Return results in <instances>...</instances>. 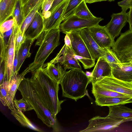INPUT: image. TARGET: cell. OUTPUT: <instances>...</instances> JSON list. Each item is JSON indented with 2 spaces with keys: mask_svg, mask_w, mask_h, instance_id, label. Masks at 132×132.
Segmentation results:
<instances>
[{
  "mask_svg": "<svg viewBox=\"0 0 132 132\" xmlns=\"http://www.w3.org/2000/svg\"><path fill=\"white\" fill-rule=\"evenodd\" d=\"M31 72L30 79L34 88L47 108L56 116L61 109V105L66 100H59L60 84L47 74L42 66Z\"/></svg>",
  "mask_w": 132,
  "mask_h": 132,
  "instance_id": "cell-1",
  "label": "cell"
},
{
  "mask_svg": "<svg viewBox=\"0 0 132 132\" xmlns=\"http://www.w3.org/2000/svg\"><path fill=\"white\" fill-rule=\"evenodd\" d=\"M18 90L22 98L31 105L38 118L47 126L56 129L58 126L56 116L47 108L36 92L30 79L24 78L21 82Z\"/></svg>",
  "mask_w": 132,
  "mask_h": 132,
  "instance_id": "cell-2",
  "label": "cell"
},
{
  "mask_svg": "<svg viewBox=\"0 0 132 132\" xmlns=\"http://www.w3.org/2000/svg\"><path fill=\"white\" fill-rule=\"evenodd\" d=\"M91 80V77L87 76L82 69H71L65 71L60 83L62 96L76 101L85 95L88 96L86 88Z\"/></svg>",
  "mask_w": 132,
  "mask_h": 132,
  "instance_id": "cell-3",
  "label": "cell"
},
{
  "mask_svg": "<svg viewBox=\"0 0 132 132\" xmlns=\"http://www.w3.org/2000/svg\"><path fill=\"white\" fill-rule=\"evenodd\" d=\"M60 32L59 28H55L44 30L39 35L35 45L40 47L34 61L28 67L31 72L43 66L49 55L60 45Z\"/></svg>",
  "mask_w": 132,
  "mask_h": 132,
  "instance_id": "cell-4",
  "label": "cell"
},
{
  "mask_svg": "<svg viewBox=\"0 0 132 132\" xmlns=\"http://www.w3.org/2000/svg\"><path fill=\"white\" fill-rule=\"evenodd\" d=\"M67 34L70 39L72 48L76 54V58L82 63L85 69L93 67L95 60L93 59L79 34V31L71 32Z\"/></svg>",
  "mask_w": 132,
  "mask_h": 132,
  "instance_id": "cell-5",
  "label": "cell"
},
{
  "mask_svg": "<svg viewBox=\"0 0 132 132\" xmlns=\"http://www.w3.org/2000/svg\"><path fill=\"white\" fill-rule=\"evenodd\" d=\"M112 47L121 63L132 62V31L121 34Z\"/></svg>",
  "mask_w": 132,
  "mask_h": 132,
  "instance_id": "cell-6",
  "label": "cell"
},
{
  "mask_svg": "<svg viewBox=\"0 0 132 132\" xmlns=\"http://www.w3.org/2000/svg\"><path fill=\"white\" fill-rule=\"evenodd\" d=\"M103 19L101 18L97 17L93 19H86L73 15L61 23L59 28L61 32L66 34L97 25Z\"/></svg>",
  "mask_w": 132,
  "mask_h": 132,
  "instance_id": "cell-7",
  "label": "cell"
},
{
  "mask_svg": "<svg viewBox=\"0 0 132 132\" xmlns=\"http://www.w3.org/2000/svg\"><path fill=\"white\" fill-rule=\"evenodd\" d=\"M124 119L96 116L88 121V125L80 132H105L111 131L118 127Z\"/></svg>",
  "mask_w": 132,
  "mask_h": 132,
  "instance_id": "cell-8",
  "label": "cell"
},
{
  "mask_svg": "<svg viewBox=\"0 0 132 132\" xmlns=\"http://www.w3.org/2000/svg\"><path fill=\"white\" fill-rule=\"evenodd\" d=\"M75 55L72 48L65 44L55 57L46 64H55L59 63L63 65L65 71L67 69H81L78 60L75 57Z\"/></svg>",
  "mask_w": 132,
  "mask_h": 132,
  "instance_id": "cell-9",
  "label": "cell"
},
{
  "mask_svg": "<svg viewBox=\"0 0 132 132\" xmlns=\"http://www.w3.org/2000/svg\"><path fill=\"white\" fill-rule=\"evenodd\" d=\"M95 83L105 89L132 97V82L123 81L112 76L105 77Z\"/></svg>",
  "mask_w": 132,
  "mask_h": 132,
  "instance_id": "cell-10",
  "label": "cell"
},
{
  "mask_svg": "<svg viewBox=\"0 0 132 132\" xmlns=\"http://www.w3.org/2000/svg\"><path fill=\"white\" fill-rule=\"evenodd\" d=\"M19 28L16 23L14 26L13 31L8 44L4 62L5 81H10L13 77V66L15 57V44L16 36Z\"/></svg>",
  "mask_w": 132,
  "mask_h": 132,
  "instance_id": "cell-11",
  "label": "cell"
},
{
  "mask_svg": "<svg viewBox=\"0 0 132 132\" xmlns=\"http://www.w3.org/2000/svg\"><path fill=\"white\" fill-rule=\"evenodd\" d=\"M91 36L98 45L102 49L111 48L115 42L105 26L99 24L88 28Z\"/></svg>",
  "mask_w": 132,
  "mask_h": 132,
  "instance_id": "cell-12",
  "label": "cell"
},
{
  "mask_svg": "<svg viewBox=\"0 0 132 132\" xmlns=\"http://www.w3.org/2000/svg\"><path fill=\"white\" fill-rule=\"evenodd\" d=\"M111 19L105 28L112 38L114 39L120 34L121 30L128 22V13L121 11L117 13H113Z\"/></svg>",
  "mask_w": 132,
  "mask_h": 132,
  "instance_id": "cell-13",
  "label": "cell"
},
{
  "mask_svg": "<svg viewBox=\"0 0 132 132\" xmlns=\"http://www.w3.org/2000/svg\"><path fill=\"white\" fill-rule=\"evenodd\" d=\"M79 34L85 43L93 59L98 60L103 57L105 53V49L101 48L92 37L88 28L79 31Z\"/></svg>",
  "mask_w": 132,
  "mask_h": 132,
  "instance_id": "cell-14",
  "label": "cell"
},
{
  "mask_svg": "<svg viewBox=\"0 0 132 132\" xmlns=\"http://www.w3.org/2000/svg\"><path fill=\"white\" fill-rule=\"evenodd\" d=\"M69 0H65L51 13L48 18L44 19V31L59 28L63 21L62 16Z\"/></svg>",
  "mask_w": 132,
  "mask_h": 132,
  "instance_id": "cell-15",
  "label": "cell"
},
{
  "mask_svg": "<svg viewBox=\"0 0 132 132\" xmlns=\"http://www.w3.org/2000/svg\"><path fill=\"white\" fill-rule=\"evenodd\" d=\"M44 20L40 9L36 13L32 22L24 34L26 39L34 40L37 39L44 31Z\"/></svg>",
  "mask_w": 132,
  "mask_h": 132,
  "instance_id": "cell-16",
  "label": "cell"
},
{
  "mask_svg": "<svg viewBox=\"0 0 132 132\" xmlns=\"http://www.w3.org/2000/svg\"><path fill=\"white\" fill-rule=\"evenodd\" d=\"M112 68L102 57H100L92 72L91 83L94 84L106 77L112 76Z\"/></svg>",
  "mask_w": 132,
  "mask_h": 132,
  "instance_id": "cell-17",
  "label": "cell"
},
{
  "mask_svg": "<svg viewBox=\"0 0 132 132\" xmlns=\"http://www.w3.org/2000/svg\"><path fill=\"white\" fill-rule=\"evenodd\" d=\"M30 71V69L28 67L21 73L13 77L9 81L10 84L7 107L11 110L15 107L13 100L15 98V94L19 86L24 78L25 75Z\"/></svg>",
  "mask_w": 132,
  "mask_h": 132,
  "instance_id": "cell-18",
  "label": "cell"
},
{
  "mask_svg": "<svg viewBox=\"0 0 132 132\" xmlns=\"http://www.w3.org/2000/svg\"><path fill=\"white\" fill-rule=\"evenodd\" d=\"M112 74L119 80L132 82V62L121 63L112 68Z\"/></svg>",
  "mask_w": 132,
  "mask_h": 132,
  "instance_id": "cell-19",
  "label": "cell"
},
{
  "mask_svg": "<svg viewBox=\"0 0 132 132\" xmlns=\"http://www.w3.org/2000/svg\"><path fill=\"white\" fill-rule=\"evenodd\" d=\"M95 98L96 104L100 106H110L132 103V97H101Z\"/></svg>",
  "mask_w": 132,
  "mask_h": 132,
  "instance_id": "cell-20",
  "label": "cell"
},
{
  "mask_svg": "<svg viewBox=\"0 0 132 132\" xmlns=\"http://www.w3.org/2000/svg\"><path fill=\"white\" fill-rule=\"evenodd\" d=\"M109 112L107 117L126 119L132 118V109L120 104L108 106Z\"/></svg>",
  "mask_w": 132,
  "mask_h": 132,
  "instance_id": "cell-21",
  "label": "cell"
},
{
  "mask_svg": "<svg viewBox=\"0 0 132 132\" xmlns=\"http://www.w3.org/2000/svg\"><path fill=\"white\" fill-rule=\"evenodd\" d=\"M18 0H0V25L12 16Z\"/></svg>",
  "mask_w": 132,
  "mask_h": 132,
  "instance_id": "cell-22",
  "label": "cell"
},
{
  "mask_svg": "<svg viewBox=\"0 0 132 132\" xmlns=\"http://www.w3.org/2000/svg\"><path fill=\"white\" fill-rule=\"evenodd\" d=\"M34 41L31 39H26L21 46L17 54L18 64L16 71L17 75L18 74L20 68L26 58L30 57L31 53L30 50Z\"/></svg>",
  "mask_w": 132,
  "mask_h": 132,
  "instance_id": "cell-23",
  "label": "cell"
},
{
  "mask_svg": "<svg viewBox=\"0 0 132 132\" xmlns=\"http://www.w3.org/2000/svg\"><path fill=\"white\" fill-rule=\"evenodd\" d=\"M42 67L47 74L52 79L60 83L66 71L59 63L57 66L53 64H44Z\"/></svg>",
  "mask_w": 132,
  "mask_h": 132,
  "instance_id": "cell-24",
  "label": "cell"
},
{
  "mask_svg": "<svg viewBox=\"0 0 132 132\" xmlns=\"http://www.w3.org/2000/svg\"><path fill=\"white\" fill-rule=\"evenodd\" d=\"M11 114L23 127L35 131L43 132L41 129L34 125L24 114L22 111L15 107L11 110Z\"/></svg>",
  "mask_w": 132,
  "mask_h": 132,
  "instance_id": "cell-25",
  "label": "cell"
},
{
  "mask_svg": "<svg viewBox=\"0 0 132 132\" xmlns=\"http://www.w3.org/2000/svg\"><path fill=\"white\" fill-rule=\"evenodd\" d=\"M92 91L95 98L101 97H130L125 94L105 89L98 86L95 83L92 84Z\"/></svg>",
  "mask_w": 132,
  "mask_h": 132,
  "instance_id": "cell-26",
  "label": "cell"
},
{
  "mask_svg": "<svg viewBox=\"0 0 132 132\" xmlns=\"http://www.w3.org/2000/svg\"><path fill=\"white\" fill-rule=\"evenodd\" d=\"M44 0H39L25 18L20 29V31L23 34H24L25 31L32 22L37 12L40 9Z\"/></svg>",
  "mask_w": 132,
  "mask_h": 132,
  "instance_id": "cell-27",
  "label": "cell"
},
{
  "mask_svg": "<svg viewBox=\"0 0 132 132\" xmlns=\"http://www.w3.org/2000/svg\"><path fill=\"white\" fill-rule=\"evenodd\" d=\"M74 15L86 19H93L96 17L93 15L89 10L85 0H83L78 6Z\"/></svg>",
  "mask_w": 132,
  "mask_h": 132,
  "instance_id": "cell-28",
  "label": "cell"
},
{
  "mask_svg": "<svg viewBox=\"0 0 132 132\" xmlns=\"http://www.w3.org/2000/svg\"><path fill=\"white\" fill-rule=\"evenodd\" d=\"M83 0H69L63 14V21L74 14L77 7Z\"/></svg>",
  "mask_w": 132,
  "mask_h": 132,
  "instance_id": "cell-29",
  "label": "cell"
},
{
  "mask_svg": "<svg viewBox=\"0 0 132 132\" xmlns=\"http://www.w3.org/2000/svg\"><path fill=\"white\" fill-rule=\"evenodd\" d=\"M105 52L103 58L112 68L116 67L121 63L115 52L111 48L105 49Z\"/></svg>",
  "mask_w": 132,
  "mask_h": 132,
  "instance_id": "cell-30",
  "label": "cell"
},
{
  "mask_svg": "<svg viewBox=\"0 0 132 132\" xmlns=\"http://www.w3.org/2000/svg\"><path fill=\"white\" fill-rule=\"evenodd\" d=\"M12 18H14L16 23L20 29L24 21L22 6L20 0H18L12 15Z\"/></svg>",
  "mask_w": 132,
  "mask_h": 132,
  "instance_id": "cell-31",
  "label": "cell"
},
{
  "mask_svg": "<svg viewBox=\"0 0 132 132\" xmlns=\"http://www.w3.org/2000/svg\"><path fill=\"white\" fill-rule=\"evenodd\" d=\"M10 82L5 81L0 85V100L3 104L7 106Z\"/></svg>",
  "mask_w": 132,
  "mask_h": 132,
  "instance_id": "cell-32",
  "label": "cell"
},
{
  "mask_svg": "<svg viewBox=\"0 0 132 132\" xmlns=\"http://www.w3.org/2000/svg\"><path fill=\"white\" fill-rule=\"evenodd\" d=\"M13 102L15 108L23 112L34 110L32 106L29 102L23 98L18 100L15 97L13 100Z\"/></svg>",
  "mask_w": 132,
  "mask_h": 132,
  "instance_id": "cell-33",
  "label": "cell"
},
{
  "mask_svg": "<svg viewBox=\"0 0 132 132\" xmlns=\"http://www.w3.org/2000/svg\"><path fill=\"white\" fill-rule=\"evenodd\" d=\"M26 39L24 34L22 33L19 28L16 33L15 44V54H17L22 44Z\"/></svg>",
  "mask_w": 132,
  "mask_h": 132,
  "instance_id": "cell-34",
  "label": "cell"
},
{
  "mask_svg": "<svg viewBox=\"0 0 132 132\" xmlns=\"http://www.w3.org/2000/svg\"><path fill=\"white\" fill-rule=\"evenodd\" d=\"M16 23L15 20L14 18L4 22L0 25V33L3 34L9 31L14 26Z\"/></svg>",
  "mask_w": 132,
  "mask_h": 132,
  "instance_id": "cell-35",
  "label": "cell"
},
{
  "mask_svg": "<svg viewBox=\"0 0 132 132\" xmlns=\"http://www.w3.org/2000/svg\"><path fill=\"white\" fill-rule=\"evenodd\" d=\"M0 62L4 61L7 52V45L4 41L3 34L0 33Z\"/></svg>",
  "mask_w": 132,
  "mask_h": 132,
  "instance_id": "cell-36",
  "label": "cell"
},
{
  "mask_svg": "<svg viewBox=\"0 0 132 132\" xmlns=\"http://www.w3.org/2000/svg\"><path fill=\"white\" fill-rule=\"evenodd\" d=\"M54 0H44L41 8L42 16L51 9Z\"/></svg>",
  "mask_w": 132,
  "mask_h": 132,
  "instance_id": "cell-37",
  "label": "cell"
},
{
  "mask_svg": "<svg viewBox=\"0 0 132 132\" xmlns=\"http://www.w3.org/2000/svg\"><path fill=\"white\" fill-rule=\"evenodd\" d=\"M34 0H29L22 7L23 14L24 19L31 11L32 3Z\"/></svg>",
  "mask_w": 132,
  "mask_h": 132,
  "instance_id": "cell-38",
  "label": "cell"
},
{
  "mask_svg": "<svg viewBox=\"0 0 132 132\" xmlns=\"http://www.w3.org/2000/svg\"><path fill=\"white\" fill-rule=\"evenodd\" d=\"M131 0H123L118 2V5L121 8L122 11L126 12L127 10L130 8Z\"/></svg>",
  "mask_w": 132,
  "mask_h": 132,
  "instance_id": "cell-39",
  "label": "cell"
},
{
  "mask_svg": "<svg viewBox=\"0 0 132 132\" xmlns=\"http://www.w3.org/2000/svg\"><path fill=\"white\" fill-rule=\"evenodd\" d=\"M5 64L4 61L0 62V85L5 81Z\"/></svg>",
  "mask_w": 132,
  "mask_h": 132,
  "instance_id": "cell-40",
  "label": "cell"
},
{
  "mask_svg": "<svg viewBox=\"0 0 132 132\" xmlns=\"http://www.w3.org/2000/svg\"><path fill=\"white\" fill-rule=\"evenodd\" d=\"M130 10L128 12V22L129 24V30L132 31V0L130 3Z\"/></svg>",
  "mask_w": 132,
  "mask_h": 132,
  "instance_id": "cell-41",
  "label": "cell"
},
{
  "mask_svg": "<svg viewBox=\"0 0 132 132\" xmlns=\"http://www.w3.org/2000/svg\"><path fill=\"white\" fill-rule=\"evenodd\" d=\"M65 0H54L52 6L49 10L52 13L54 9Z\"/></svg>",
  "mask_w": 132,
  "mask_h": 132,
  "instance_id": "cell-42",
  "label": "cell"
},
{
  "mask_svg": "<svg viewBox=\"0 0 132 132\" xmlns=\"http://www.w3.org/2000/svg\"><path fill=\"white\" fill-rule=\"evenodd\" d=\"M65 44L70 48H72L71 42L69 36L66 34L64 39Z\"/></svg>",
  "mask_w": 132,
  "mask_h": 132,
  "instance_id": "cell-43",
  "label": "cell"
},
{
  "mask_svg": "<svg viewBox=\"0 0 132 132\" xmlns=\"http://www.w3.org/2000/svg\"><path fill=\"white\" fill-rule=\"evenodd\" d=\"M86 3H94L102 1H108L110 2L113 1L115 0H85Z\"/></svg>",
  "mask_w": 132,
  "mask_h": 132,
  "instance_id": "cell-44",
  "label": "cell"
},
{
  "mask_svg": "<svg viewBox=\"0 0 132 132\" xmlns=\"http://www.w3.org/2000/svg\"><path fill=\"white\" fill-rule=\"evenodd\" d=\"M51 12L49 11L46 12L43 16L44 19H46L49 18L51 16Z\"/></svg>",
  "mask_w": 132,
  "mask_h": 132,
  "instance_id": "cell-45",
  "label": "cell"
},
{
  "mask_svg": "<svg viewBox=\"0 0 132 132\" xmlns=\"http://www.w3.org/2000/svg\"><path fill=\"white\" fill-rule=\"evenodd\" d=\"M39 0H34V1L32 3V5L31 9V11L32 9L35 6L36 4L38 3V2Z\"/></svg>",
  "mask_w": 132,
  "mask_h": 132,
  "instance_id": "cell-46",
  "label": "cell"
},
{
  "mask_svg": "<svg viewBox=\"0 0 132 132\" xmlns=\"http://www.w3.org/2000/svg\"><path fill=\"white\" fill-rule=\"evenodd\" d=\"M29 0H20L22 7Z\"/></svg>",
  "mask_w": 132,
  "mask_h": 132,
  "instance_id": "cell-47",
  "label": "cell"
},
{
  "mask_svg": "<svg viewBox=\"0 0 132 132\" xmlns=\"http://www.w3.org/2000/svg\"><path fill=\"white\" fill-rule=\"evenodd\" d=\"M86 75L89 77H91L92 76V72H90L87 71L86 72Z\"/></svg>",
  "mask_w": 132,
  "mask_h": 132,
  "instance_id": "cell-48",
  "label": "cell"
},
{
  "mask_svg": "<svg viewBox=\"0 0 132 132\" xmlns=\"http://www.w3.org/2000/svg\"><path fill=\"white\" fill-rule=\"evenodd\" d=\"M132 121V118H129L126 119H124L123 122Z\"/></svg>",
  "mask_w": 132,
  "mask_h": 132,
  "instance_id": "cell-49",
  "label": "cell"
}]
</instances>
